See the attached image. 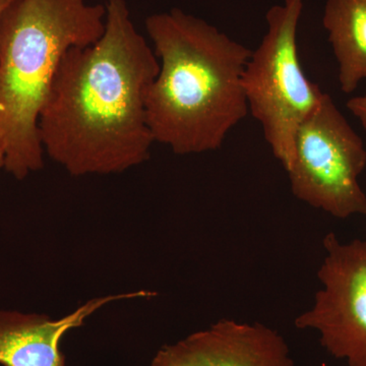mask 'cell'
I'll return each instance as SVG.
<instances>
[{
	"instance_id": "obj_1",
	"label": "cell",
	"mask_w": 366,
	"mask_h": 366,
	"mask_svg": "<svg viewBox=\"0 0 366 366\" xmlns=\"http://www.w3.org/2000/svg\"><path fill=\"white\" fill-rule=\"evenodd\" d=\"M102 37L66 53L38 120L44 153L72 177L115 174L150 157L146 97L160 64L127 0H107Z\"/></svg>"
},
{
	"instance_id": "obj_2",
	"label": "cell",
	"mask_w": 366,
	"mask_h": 366,
	"mask_svg": "<svg viewBox=\"0 0 366 366\" xmlns=\"http://www.w3.org/2000/svg\"><path fill=\"white\" fill-rule=\"evenodd\" d=\"M144 26L160 64L146 97L154 141L177 155L218 150L249 113L242 78L252 50L179 9Z\"/></svg>"
},
{
	"instance_id": "obj_3",
	"label": "cell",
	"mask_w": 366,
	"mask_h": 366,
	"mask_svg": "<svg viewBox=\"0 0 366 366\" xmlns=\"http://www.w3.org/2000/svg\"><path fill=\"white\" fill-rule=\"evenodd\" d=\"M106 6L86 0H14L0 19V146L19 180L42 169L38 120L67 52L97 42Z\"/></svg>"
},
{
	"instance_id": "obj_4",
	"label": "cell",
	"mask_w": 366,
	"mask_h": 366,
	"mask_svg": "<svg viewBox=\"0 0 366 366\" xmlns=\"http://www.w3.org/2000/svg\"><path fill=\"white\" fill-rule=\"evenodd\" d=\"M303 0H284L266 14L267 32L252 51L242 86L249 112L262 124L264 139L289 170L295 157V134L325 93L301 66L297 29Z\"/></svg>"
},
{
	"instance_id": "obj_5",
	"label": "cell",
	"mask_w": 366,
	"mask_h": 366,
	"mask_svg": "<svg viewBox=\"0 0 366 366\" xmlns=\"http://www.w3.org/2000/svg\"><path fill=\"white\" fill-rule=\"evenodd\" d=\"M365 166L362 139L325 93L296 132L287 171L292 194L336 218L366 216V194L358 182Z\"/></svg>"
},
{
	"instance_id": "obj_6",
	"label": "cell",
	"mask_w": 366,
	"mask_h": 366,
	"mask_svg": "<svg viewBox=\"0 0 366 366\" xmlns=\"http://www.w3.org/2000/svg\"><path fill=\"white\" fill-rule=\"evenodd\" d=\"M322 245V288L295 327L317 332L325 350L347 365L366 366V239L343 243L330 232Z\"/></svg>"
},
{
	"instance_id": "obj_7",
	"label": "cell",
	"mask_w": 366,
	"mask_h": 366,
	"mask_svg": "<svg viewBox=\"0 0 366 366\" xmlns=\"http://www.w3.org/2000/svg\"><path fill=\"white\" fill-rule=\"evenodd\" d=\"M151 366H295V360L274 329L224 319L163 346Z\"/></svg>"
},
{
	"instance_id": "obj_8",
	"label": "cell",
	"mask_w": 366,
	"mask_h": 366,
	"mask_svg": "<svg viewBox=\"0 0 366 366\" xmlns=\"http://www.w3.org/2000/svg\"><path fill=\"white\" fill-rule=\"evenodd\" d=\"M148 295L147 291H137L94 298L57 320L45 315L0 310V365L66 366L60 342L67 332L83 326L90 315L107 303Z\"/></svg>"
},
{
	"instance_id": "obj_9",
	"label": "cell",
	"mask_w": 366,
	"mask_h": 366,
	"mask_svg": "<svg viewBox=\"0 0 366 366\" xmlns=\"http://www.w3.org/2000/svg\"><path fill=\"white\" fill-rule=\"evenodd\" d=\"M322 25L339 66V84L346 94L366 79V0H327Z\"/></svg>"
},
{
	"instance_id": "obj_10",
	"label": "cell",
	"mask_w": 366,
	"mask_h": 366,
	"mask_svg": "<svg viewBox=\"0 0 366 366\" xmlns=\"http://www.w3.org/2000/svg\"><path fill=\"white\" fill-rule=\"evenodd\" d=\"M346 106L349 112L360 120L366 131V95L349 99Z\"/></svg>"
},
{
	"instance_id": "obj_11",
	"label": "cell",
	"mask_w": 366,
	"mask_h": 366,
	"mask_svg": "<svg viewBox=\"0 0 366 366\" xmlns=\"http://www.w3.org/2000/svg\"><path fill=\"white\" fill-rule=\"evenodd\" d=\"M14 0H0V19H1L2 14L6 11L7 7L11 6Z\"/></svg>"
},
{
	"instance_id": "obj_12",
	"label": "cell",
	"mask_w": 366,
	"mask_h": 366,
	"mask_svg": "<svg viewBox=\"0 0 366 366\" xmlns=\"http://www.w3.org/2000/svg\"><path fill=\"white\" fill-rule=\"evenodd\" d=\"M1 168H4V153L1 146H0V169Z\"/></svg>"
}]
</instances>
